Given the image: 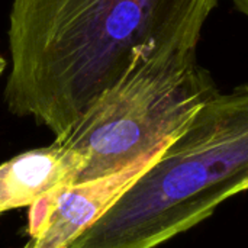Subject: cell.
Returning <instances> with one entry per match:
<instances>
[{"instance_id": "1", "label": "cell", "mask_w": 248, "mask_h": 248, "mask_svg": "<svg viewBox=\"0 0 248 248\" xmlns=\"http://www.w3.org/2000/svg\"><path fill=\"white\" fill-rule=\"evenodd\" d=\"M218 0H13L4 102L64 141L138 61L196 49Z\"/></svg>"}, {"instance_id": "4", "label": "cell", "mask_w": 248, "mask_h": 248, "mask_svg": "<svg viewBox=\"0 0 248 248\" xmlns=\"http://www.w3.org/2000/svg\"><path fill=\"white\" fill-rule=\"evenodd\" d=\"M131 169L92 182L60 187L31 205L23 248H68L144 173Z\"/></svg>"}, {"instance_id": "2", "label": "cell", "mask_w": 248, "mask_h": 248, "mask_svg": "<svg viewBox=\"0 0 248 248\" xmlns=\"http://www.w3.org/2000/svg\"><path fill=\"white\" fill-rule=\"evenodd\" d=\"M248 190V83L212 96L187 128L68 248H155Z\"/></svg>"}, {"instance_id": "7", "label": "cell", "mask_w": 248, "mask_h": 248, "mask_svg": "<svg viewBox=\"0 0 248 248\" xmlns=\"http://www.w3.org/2000/svg\"><path fill=\"white\" fill-rule=\"evenodd\" d=\"M6 65H7V61L4 60V57L0 54V76L3 74V71H4V68H6Z\"/></svg>"}, {"instance_id": "6", "label": "cell", "mask_w": 248, "mask_h": 248, "mask_svg": "<svg viewBox=\"0 0 248 248\" xmlns=\"http://www.w3.org/2000/svg\"><path fill=\"white\" fill-rule=\"evenodd\" d=\"M234 6L248 17V0H232Z\"/></svg>"}, {"instance_id": "3", "label": "cell", "mask_w": 248, "mask_h": 248, "mask_svg": "<svg viewBox=\"0 0 248 248\" xmlns=\"http://www.w3.org/2000/svg\"><path fill=\"white\" fill-rule=\"evenodd\" d=\"M217 93L196 49L138 61L60 142L84 161L74 185L131 169L147 170Z\"/></svg>"}, {"instance_id": "5", "label": "cell", "mask_w": 248, "mask_h": 248, "mask_svg": "<svg viewBox=\"0 0 248 248\" xmlns=\"http://www.w3.org/2000/svg\"><path fill=\"white\" fill-rule=\"evenodd\" d=\"M83 166L81 155L55 141L0 164V215L74 185Z\"/></svg>"}]
</instances>
